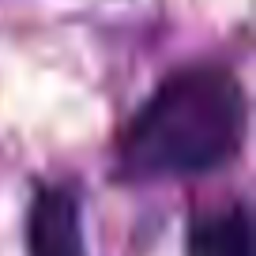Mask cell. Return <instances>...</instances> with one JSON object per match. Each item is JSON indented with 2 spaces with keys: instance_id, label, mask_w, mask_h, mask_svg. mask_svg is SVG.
<instances>
[{
  "instance_id": "6da1fadb",
  "label": "cell",
  "mask_w": 256,
  "mask_h": 256,
  "mask_svg": "<svg viewBox=\"0 0 256 256\" xmlns=\"http://www.w3.org/2000/svg\"><path fill=\"white\" fill-rule=\"evenodd\" d=\"M248 98L230 64L200 60L162 76L117 136L120 181H188L226 170L245 147Z\"/></svg>"
},
{
  "instance_id": "7a4b0ae2",
  "label": "cell",
  "mask_w": 256,
  "mask_h": 256,
  "mask_svg": "<svg viewBox=\"0 0 256 256\" xmlns=\"http://www.w3.org/2000/svg\"><path fill=\"white\" fill-rule=\"evenodd\" d=\"M26 256H87L83 200L72 184L46 181L26 208Z\"/></svg>"
},
{
  "instance_id": "3957f363",
  "label": "cell",
  "mask_w": 256,
  "mask_h": 256,
  "mask_svg": "<svg viewBox=\"0 0 256 256\" xmlns=\"http://www.w3.org/2000/svg\"><path fill=\"white\" fill-rule=\"evenodd\" d=\"M188 256H252V211L245 200L192 215Z\"/></svg>"
}]
</instances>
